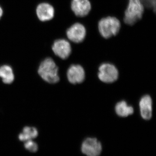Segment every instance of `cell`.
<instances>
[{
  "label": "cell",
  "instance_id": "obj_1",
  "mask_svg": "<svg viewBox=\"0 0 156 156\" xmlns=\"http://www.w3.org/2000/svg\"><path fill=\"white\" fill-rule=\"evenodd\" d=\"M145 8L141 0H128L122 23L134 25L142 19Z\"/></svg>",
  "mask_w": 156,
  "mask_h": 156
},
{
  "label": "cell",
  "instance_id": "obj_2",
  "mask_svg": "<svg viewBox=\"0 0 156 156\" xmlns=\"http://www.w3.org/2000/svg\"><path fill=\"white\" fill-rule=\"evenodd\" d=\"M122 22L115 16H108L102 17L98 23V32L105 39L115 36L119 32Z\"/></svg>",
  "mask_w": 156,
  "mask_h": 156
},
{
  "label": "cell",
  "instance_id": "obj_3",
  "mask_svg": "<svg viewBox=\"0 0 156 156\" xmlns=\"http://www.w3.org/2000/svg\"><path fill=\"white\" fill-rule=\"evenodd\" d=\"M58 68L51 58L44 59L40 65L38 73L43 80L49 83L54 84L59 81Z\"/></svg>",
  "mask_w": 156,
  "mask_h": 156
},
{
  "label": "cell",
  "instance_id": "obj_4",
  "mask_svg": "<svg viewBox=\"0 0 156 156\" xmlns=\"http://www.w3.org/2000/svg\"><path fill=\"white\" fill-rule=\"evenodd\" d=\"M98 76L100 81L106 83H111L118 80L119 70L114 65L110 62H104L99 66Z\"/></svg>",
  "mask_w": 156,
  "mask_h": 156
},
{
  "label": "cell",
  "instance_id": "obj_5",
  "mask_svg": "<svg viewBox=\"0 0 156 156\" xmlns=\"http://www.w3.org/2000/svg\"><path fill=\"white\" fill-rule=\"evenodd\" d=\"M86 27L80 22L73 23L66 29V35L68 40L72 43L78 44L84 41L87 36Z\"/></svg>",
  "mask_w": 156,
  "mask_h": 156
},
{
  "label": "cell",
  "instance_id": "obj_6",
  "mask_svg": "<svg viewBox=\"0 0 156 156\" xmlns=\"http://www.w3.org/2000/svg\"><path fill=\"white\" fill-rule=\"evenodd\" d=\"M52 49L56 56L62 59L68 58L72 52V44L68 40L64 38L56 40L52 45Z\"/></svg>",
  "mask_w": 156,
  "mask_h": 156
},
{
  "label": "cell",
  "instance_id": "obj_7",
  "mask_svg": "<svg viewBox=\"0 0 156 156\" xmlns=\"http://www.w3.org/2000/svg\"><path fill=\"white\" fill-rule=\"evenodd\" d=\"M81 151L86 155L97 156L101 153L102 145L96 138L89 137L85 140L82 143Z\"/></svg>",
  "mask_w": 156,
  "mask_h": 156
},
{
  "label": "cell",
  "instance_id": "obj_8",
  "mask_svg": "<svg viewBox=\"0 0 156 156\" xmlns=\"http://www.w3.org/2000/svg\"><path fill=\"white\" fill-rule=\"evenodd\" d=\"M70 7L76 17L82 18L89 14L92 4L89 0H71Z\"/></svg>",
  "mask_w": 156,
  "mask_h": 156
},
{
  "label": "cell",
  "instance_id": "obj_9",
  "mask_svg": "<svg viewBox=\"0 0 156 156\" xmlns=\"http://www.w3.org/2000/svg\"><path fill=\"white\" fill-rule=\"evenodd\" d=\"M85 69L80 64L71 65L67 70V79L72 84L83 83L85 80Z\"/></svg>",
  "mask_w": 156,
  "mask_h": 156
},
{
  "label": "cell",
  "instance_id": "obj_10",
  "mask_svg": "<svg viewBox=\"0 0 156 156\" xmlns=\"http://www.w3.org/2000/svg\"><path fill=\"white\" fill-rule=\"evenodd\" d=\"M36 14L37 17L41 21H49L54 17L55 9L49 3H42L37 7Z\"/></svg>",
  "mask_w": 156,
  "mask_h": 156
},
{
  "label": "cell",
  "instance_id": "obj_11",
  "mask_svg": "<svg viewBox=\"0 0 156 156\" xmlns=\"http://www.w3.org/2000/svg\"><path fill=\"white\" fill-rule=\"evenodd\" d=\"M153 102L149 95L143 96L140 101L139 107L140 115L144 119L149 120L152 116Z\"/></svg>",
  "mask_w": 156,
  "mask_h": 156
},
{
  "label": "cell",
  "instance_id": "obj_12",
  "mask_svg": "<svg viewBox=\"0 0 156 156\" xmlns=\"http://www.w3.org/2000/svg\"><path fill=\"white\" fill-rule=\"evenodd\" d=\"M115 111L119 116L126 117L133 114L134 110L132 106H129L126 101H122L116 105Z\"/></svg>",
  "mask_w": 156,
  "mask_h": 156
},
{
  "label": "cell",
  "instance_id": "obj_13",
  "mask_svg": "<svg viewBox=\"0 0 156 156\" xmlns=\"http://www.w3.org/2000/svg\"><path fill=\"white\" fill-rule=\"evenodd\" d=\"M0 77L2 78L4 83H12L14 80V75L12 68L6 65L0 66Z\"/></svg>",
  "mask_w": 156,
  "mask_h": 156
},
{
  "label": "cell",
  "instance_id": "obj_14",
  "mask_svg": "<svg viewBox=\"0 0 156 156\" xmlns=\"http://www.w3.org/2000/svg\"><path fill=\"white\" fill-rule=\"evenodd\" d=\"M38 135V131L36 128L27 126L23 128L22 132L19 134L18 138L20 140L24 142L27 140L35 139Z\"/></svg>",
  "mask_w": 156,
  "mask_h": 156
},
{
  "label": "cell",
  "instance_id": "obj_15",
  "mask_svg": "<svg viewBox=\"0 0 156 156\" xmlns=\"http://www.w3.org/2000/svg\"><path fill=\"white\" fill-rule=\"evenodd\" d=\"M24 142V147L26 149L29 151L30 152H36L38 149L37 144L33 141L32 140H27Z\"/></svg>",
  "mask_w": 156,
  "mask_h": 156
},
{
  "label": "cell",
  "instance_id": "obj_16",
  "mask_svg": "<svg viewBox=\"0 0 156 156\" xmlns=\"http://www.w3.org/2000/svg\"><path fill=\"white\" fill-rule=\"evenodd\" d=\"M145 9L156 12V0H141Z\"/></svg>",
  "mask_w": 156,
  "mask_h": 156
},
{
  "label": "cell",
  "instance_id": "obj_17",
  "mask_svg": "<svg viewBox=\"0 0 156 156\" xmlns=\"http://www.w3.org/2000/svg\"><path fill=\"white\" fill-rule=\"evenodd\" d=\"M3 14V9H2V7L0 6V19H1V17H2V16Z\"/></svg>",
  "mask_w": 156,
  "mask_h": 156
}]
</instances>
